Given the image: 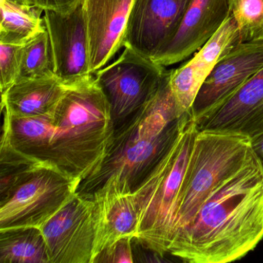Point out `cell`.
<instances>
[{"label":"cell","instance_id":"277c9868","mask_svg":"<svg viewBox=\"0 0 263 263\" xmlns=\"http://www.w3.org/2000/svg\"><path fill=\"white\" fill-rule=\"evenodd\" d=\"M198 132L192 111L182 115L176 136L133 192L138 212L135 239L162 258L169 254L175 236L183 183Z\"/></svg>","mask_w":263,"mask_h":263},{"label":"cell","instance_id":"3957f363","mask_svg":"<svg viewBox=\"0 0 263 263\" xmlns=\"http://www.w3.org/2000/svg\"><path fill=\"white\" fill-rule=\"evenodd\" d=\"M167 70L158 91L132 118L115 128L108 152L98 170L81 181L77 193L134 192L155 167L179 130L181 117Z\"/></svg>","mask_w":263,"mask_h":263},{"label":"cell","instance_id":"ba28073f","mask_svg":"<svg viewBox=\"0 0 263 263\" xmlns=\"http://www.w3.org/2000/svg\"><path fill=\"white\" fill-rule=\"evenodd\" d=\"M93 198L76 195L41 228L50 263H93L96 221Z\"/></svg>","mask_w":263,"mask_h":263},{"label":"cell","instance_id":"ac0fdd59","mask_svg":"<svg viewBox=\"0 0 263 263\" xmlns=\"http://www.w3.org/2000/svg\"><path fill=\"white\" fill-rule=\"evenodd\" d=\"M44 10L35 5H25L1 0L0 44L24 46L47 29Z\"/></svg>","mask_w":263,"mask_h":263},{"label":"cell","instance_id":"9a60e30c","mask_svg":"<svg viewBox=\"0 0 263 263\" xmlns=\"http://www.w3.org/2000/svg\"><path fill=\"white\" fill-rule=\"evenodd\" d=\"M196 123L199 130L229 132L250 139L263 133V67L226 102Z\"/></svg>","mask_w":263,"mask_h":263},{"label":"cell","instance_id":"7c38bea8","mask_svg":"<svg viewBox=\"0 0 263 263\" xmlns=\"http://www.w3.org/2000/svg\"><path fill=\"white\" fill-rule=\"evenodd\" d=\"M240 43L238 25L231 14L192 59L176 70H172L170 86L178 116L192 110L198 90L217 63Z\"/></svg>","mask_w":263,"mask_h":263},{"label":"cell","instance_id":"5b68a950","mask_svg":"<svg viewBox=\"0 0 263 263\" xmlns=\"http://www.w3.org/2000/svg\"><path fill=\"white\" fill-rule=\"evenodd\" d=\"M253 155L248 137L198 130L183 183L175 236L190 224L209 195L242 168Z\"/></svg>","mask_w":263,"mask_h":263},{"label":"cell","instance_id":"7402d4cb","mask_svg":"<svg viewBox=\"0 0 263 263\" xmlns=\"http://www.w3.org/2000/svg\"><path fill=\"white\" fill-rule=\"evenodd\" d=\"M23 46L0 44V87L4 93L17 81Z\"/></svg>","mask_w":263,"mask_h":263},{"label":"cell","instance_id":"cb8c5ba5","mask_svg":"<svg viewBox=\"0 0 263 263\" xmlns=\"http://www.w3.org/2000/svg\"><path fill=\"white\" fill-rule=\"evenodd\" d=\"M31 2L44 11L67 12L82 2V0H31Z\"/></svg>","mask_w":263,"mask_h":263},{"label":"cell","instance_id":"d6986e66","mask_svg":"<svg viewBox=\"0 0 263 263\" xmlns=\"http://www.w3.org/2000/svg\"><path fill=\"white\" fill-rule=\"evenodd\" d=\"M0 263H50L48 247L41 229L0 230Z\"/></svg>","mask_w":263,"mask_h":263},{"label":"cell","instance_id":"2e32d148","mask_svg":"<svg viewBox=\"0 0 263 263\" xmlns=\"http://www.w3.org/2000/svg\"><path fill=\"white\" fill-rule=\"evenodd\" d=\"M90 198L95 204V260L98 254L118 240L126 237L137 238L138 212L133 192L112 191Z\"/></svg>","mask_w":263,"mask_h":263},{"label":"cell","instance_id":"8fae6325","mask_svg":"<svg viewBox=\"0 0 263 263\" xmlns=\"http://www.w3.org/2000/svg\"><path fill=\"white\" fill-rule=\"evenodd\" d=\"M192 0H134L124 47L152 59L176 33Z\"/></svg>","mask_w":263,"mask_h":263},{"label":"cell","instance_id":"603a6c76","mask_svg":"<svg viewBox=\"0 0 263 263\" xmlns=\"http://www.w3.org/2000/svg\"><path fill=\"white\" fill-rule=\"evenodd\" d=\"M135 238L126 237L118 240L97 255L93 263H132L134 260L132 241Z\"/></svg>","mask_w":263,"mask_h":263},{"label":"cell","instance_id":"52a82bcc","mask_svg":"<svg viewBox=\"0 0 263 263\" xmlns=\"http://www.w3.org/2000/svg\"><path fill=\"white\" fill-rule=\"evenodd\" d=\"M166 71L164 66L125 47L116 61L93 74L110 104L115 128L152 99Z\"/></svg>","mask_w":263,"mask_h":263},{"label":"cell","instance_id":"5bb4252c","mask_svg":"<svg viewBox=\"0 0 263 263\" xmlns=\"http://www.w3.org/2000/svg\"><path fill=\"white\" fill-rule=\"evenodd\" d=\"M134 0H83L92 74L124 47Z\"/></svg>","mask_w":263,"mask_h":263},{"label":"cell","instance_id":"e0dca14e","mask_svg":"<svg viewBox=\"0 0 263 263\" xmlns=\"http://www.w3.org/2000/svg\"><path fill=\"white\" fill-rule=\"evenodd\" d=\"M73 86L57 75L18 81L3 93L1 109L18 118L43 115L51 110Z\"/></svg>","mask_w":263,"mask_h":263},{"label":"cell","instance_id":"8992f818","mask_svg":"<svg viewBox=\"0 0 263 263\" xmlns=\"http://www.w3.org/2000/svg\"><path fill=\"white\" fill-rule=\"evenodd\" d=\"M79 185L57 167L43 164L0 201V230L41 229L73 198Z\"/></svg>","mask_w":263,"mask_h":263},{"label":"cell","instance_id":"484cf974","mask_svg":"<svg viewBox=\"0 0 263 263\" xmlns=\"http://www.w3.org/2000/svg\"><path fill=\"white\" fill-rule=\"evenodd\" d=\"M12 2L18 3V4H25V5H33L31 0H10Z\"/></svg>","mask_w":263,"mask_h":263},{"label":"cell","instance_id":"ffe728a7","mask_svg":"<svg viewBox=\"0 0 263 263\" xmlns=\"http://www.w3.org/2000/svg\"><path fill=\"white\" fill-rule=\"evenodd\" d=\"M55 75L54 58L50 35L46 29L23 46L21 68L16 82Z\"/></svg>","mask_w":263,"mask_h":263},{"label":"cell","instance_id":"7a4b0ae2","mask_svg":"<svg viewBox=\"0 0 263 263\" xmlns=\"http://www.w3.org/2000/svg\"><path fill=\"white\" fill-rule=\"evenodd\" d=\"M262 238L263 164L254 153L175 235L169 254L185 262L228 263L246 256Z\"/></svg>","mask_w":263,"mask_h":263},{"label":"cell","instance_id":"44dd1931","mask_svg":"<svg viewBox=\"0 0 263 263\" xmlns=\"http://www.w3.org/2000/svg\"><path fill=\"white\" fill-rule=\"evenodd\" d=\"M241 43L263 41V0H229Z\"/></svg>","mask_w":263,"mask_h":263},{"label":"cell","instance_id":"6da1fadb","mask_svg":"<svg viewBox=\"0 0 263 263\" xmlns=\"http://www.w3.org/2000/svg\"><path fill=\"white\" fill-rule=\"evenodd\" d=\"M2 114V133L13 147L80 184L102 164L115 130L110 104L95 75L69 89L47 113L26 118Z\"/></svg>","mask_w":263,"mask_h":263},{"label":"cell","instance_id":"9c48e42d","mask_svg":"<svg viewBox=\"0 0 263 263\" xmlns=\"http://www.w3.org/2000/svg\"><path fill=\"white\" fill-rule=\"evenodd\" d=\"M263 67V41L240 43L214 67L192 107L195 121L209 115L236 93Z\"/></svg>","mask_w":263,"mask_h":263},{"label":"cell","instance_id":"d4e9b609","mask_svg":"<svg viewBox=\"0 0 263 263\" xmlns=\"http://www.w3.org/2000/svg\"><path fill=\"white\" fill-rule=\"evenodd\" d=\"M251 145L254 153L263 164V133L251 138Z\"/></svg>","mask_w":263,"mask_h":263},{"label":"cell","instance_id":"4fadbf2b","mask_svg":"<svg viewBox=\"0 0 263 263\" xmlns=\"http://www.w3.org/2000/svg\"><path fill=\"white\" fill-rule=\"evenodd\" d=\"M230 15L229 0H192L176 33L152 61L167 67L187 59L218 31Z\"/></svg>","mask_w":263,"mask_h":263},{"label":"cell","instance_id":"30bf717a","mask_svg":"<svg viewBox=\"0 0 263 263\" xmlns=\"http://www.w3.org/2000/svg\"><path fill=\"white\" fill-rule=\"evenodd\" d=\"M44 18L50 35L57 76L69 85L92 78L83 0L69 11L45 10Z\"/></svg>","mask_w":263,"mask_h":263}]
</instances>
